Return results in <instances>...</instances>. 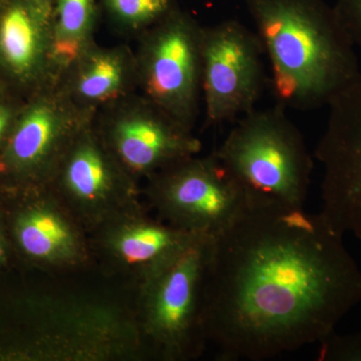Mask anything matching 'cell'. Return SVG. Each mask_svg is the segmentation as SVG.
Listing matches in <instances>:
<instances>
[{
  "mask_svg": "<svg viewBox=\"0 0 361 361\" xmlns=\"http://www.w3.org/2000/svg\"><path fill=\"white\" fill-rule=\"evenodd\" d=\"M322 213L255 205L213 237L207 339L223 360L259 361L319 342L361 301V271Z\"/></svg>",
  "mask_w": 361,
  "mask_h": 361,
  "instance_id": "6da1fadb",
  "label": "cell"
},
{
  "mask_svg": "<svg viewBox=\"0 0 361 361\" xmlns=\"http://www.w3.org/2000/svg\"><path fill=\"white\" fill-rule=\"evenodd\" d=\"M270 63L278 106H329L361 73L355 47L323 0H244Z\"/></svg>",
  "mask_w": 361,
  "mask_h": 361,
  "instance_id": "7a4b0ae2",
  "label": "cell"
},
{
  "mask_svg": "<svg viewBox=\"0 0 361 361\" xmlns=\"http://www.w3.org/2000/svg\"><path fill=\"white\" fill-rule=\"evenodd\" d=\"M215 156L239 183L248 204L304 207L313 161L282 106L241 116Z\"/></svg>",
  "mask_w": 361,
  "mask_h": 361,
  "instance_id": "3957f363",
  "label": "cell"
},
{
  "mask_svg": "<svg viewBox=\"0 0 361 361\" xmlns=\"http://www.w3.org/2000/svg\"><path fill=\"white\" fill-rule=\"evenodd\" d=\"M263 54L257 33L238 20L202 30L201 85L209 122H233L255 110L265 84Z\"/></svg>",
  "mask_w": 361,
  "mask_h": 361,
  "instance_id": "277c9868",
  "label": "cell"
},
{
  "mask_svg": "<svg viewBox=\"0 0 361 361\" xmlns=\"http://www.w3.org/2000/svg\"><path fill=\"white\" fill-rule=\"evenodd\" d=\"M327 106L315 152L324 169L320 213L336 231L361 240V75Z\"/></svg>",
  "mask_w": 361,
  "mask_h": 361,
  "instance_id": "5b68a950",
  "label": "cell"
},
{
  "mask_svg": "<svg viewBox=\"0 0 361 361\" xmlns=\"http://www.w3.org/2000/svg\"><path fill=\"white\" fill-rule=\"evenodd\" d=\"M212 239L208 235H197L159 265L151 322L170 355L196 353L207 339L204 287Z\"/></svg>",
  "mask_w": 361,
  "mask_h": 361,
  "instance_id": "8992f818",
  "label": "cell"
},
{
  "mask_svg": "<svg viewBox=\"0 0 361 361\" xmlns=\"http://www.w3.org/2000/svg\"><path fill=\"white\" fill-rule=\"evenodd\" d=\"M158 185L165 212L193 234L216 236L248 206L243 189L215 155L169 166Z\"/></svg>",
  "mask_w": 361,
  "mask_h": 361,
  "instance_id": "52a82bcc",
  "label": "cell"
},
{
  "mask_svg": "<svg viewBox=\"0 0 361 361\" xmlns=\"http://www.w3.org/2000/svg\"><path fill=\"white\" fill-rule=\"evenodd\" d=\"M202 28L173 11L161 21L147 49L145 80L159 108L189 129L201 85Z\"/></svg>",
  "mask_w": 361,
  "mask_h": 361,
  "instance_id": "ba28073f",
  "label": "cell"
},
{
  "mask_svg": "<svg viewBox=\"0 0 361 361\" xmlns=\"http://www.w3.org/2000/svg\"><path fill=\"white\" fill-rule=\"evenodd\" d=\"M116 140L123 160L140 170L171 166L199 149L188 128L159 106L118 123Z\"/></svg>",
  "mask_w": 361,
  "mask_h": 361,
  "instance_id": "9c48e42d",
  "label": "cell"
},
{
  "mask_svg": "<svg viewBox=\"0 0 361 361\" xmlns=\"http://www.w3.org/2000/svg\"><path fill=\"white\" fill-rule=\"evenodd\" d=\"M0 54L16 73H26L39 54V30L32 6L14 4L0 18Z\"/></svg>",
  "mask_w": 361,
  "mask_h": 361,
  "instance_id": "30bf717a",
  "label": "cell"
},
{
  "mask_svg": "<svg viewBox=\"0 0 361 361\" xmlns=\"http://www.w3.org/2000/svg\"><path fill=\"white\" fill-rule=\"evenodd\" d=\"M56 111L47 106H39L26 114L13 140V153L18 161L32 163L47 151L56 130Z\"/></svg>",
  "mask_w": 361,
  "mask_h": 361,
  "instance_id": "8fae6325",
  "label": "cell"
},
{
  "mask_svg": "<svg viewBox=\"0 0 361 361\" xmlns=\"http://www.w3.org/2000/svg\"><path fill=\"white\" fill-rule=\"evenodd\" d=\"M68 238L66 228L51 214H32L20 225L21 245L26 252L37 257L51 255L65 245Z\"/></svg>",
  "mask_w": 361,
  "mask_h": 361,
  "instance_id": "7c38bea8",
  "label": "cell"
},
{
  "mask_svg": "<svg viewBox=\"0 0 361 361\" xmlns=\"http://www.w3.org/2000/svg\"><path fill=\"white\" fill-rule=\"evenodd\" d=\"M123 66L111 54H101L90 61L78 82V92L85 99L99 101L110 97L120 87Z\"/></svg>",
  "mask_w": 361,
  "mask_h": 361,
  "instance_id": "4fadbf2b",
  "label": "cell"
},
{
  "mask_svg": "<svg viewBox=\"0 0 361 361\" xmlns=\"http://www.w3.org/2000/svg\"><path fill=\"white\" fill-rule=\"evenodd\" d=\"M106 170L97 152L84 149L73 157L68 169V182L78 196L96 198L106 188Z\"/></svg>",
  "mask_w": 361,
  "mask_h": 361,
  "instance_id": "5bb4252c",
  "label": "cell"
},
{
  "mask_svg": "<svg viewBox=\"0 0 361 361\" xmlns=\"http://www.w3.org/2000/svg\"><path fill=\"white\" fill-rule=\"evenodd\" d=\"M121 18L134 23L163 20L175 11L173 0H109Z\"/></svg>",
  "mask_w": 361,
  "mask_h": 361,
  "instance_id": "9a60e30c",
  "label": "cell"
},
{
  "mask_svg": "<svg viewBox=\"0 0 361 361\" xmlns=\"http://www.w3.org/2000/svg\"><path fill=\"white\" fill-rule=\"evenodd\" d=\"M94 0H59V30L61 39H80L92 18Z\"/></svg>",
  "mask_w": 361,
  "mask_h": 361,
  "instance_id": "2e32d148",
  "label": "cell"
},
{
  "mask_svg": "<svg viewBox=\"0 0 361 361\" xmlns=\"http://www.w3.org/2000/svg\"><path fill=\"white\" fill-rule=\"evenodd\" d=\"M318 360L361 361V331L338 336L331 332L319 341Z\"/></svg>",
  "mask_w": 361,
  "mask_h": 361,
  "instance_id": "e0dca14e",
  "label": "cell"
},
{
  "mask_svg": "<svg viewBox=\"0 0 361 361\" xmlns=\"http://www.w3.org/2000/svg\"><path fill=\"white\" fill-rule=\"evenodd\" d=\"M332 7L349 39L361 49V0H336Z\"/></svg>",
  "mask_w": 361,
  "mask_h": 361,
  "instance_id": "ac0fdd59",
  "label": "cell"
},
{
  "mask_svg": "<svg viewBox=\"0 0 361 361\" xmlns=\"http://www.w3.org/2000/svg\"><path fill=\"white\" fill-rule=\"evenodd\" d=\"M7 122H8V115L4 109L0 108V137L6 129Z\"/></svg>",
  "mask_w": 361,
  "mask_h": 361,
  "instance_id": "d6986e66",
  "label": "cell"
},
{
  "mask_svg": "<svg viewBox=\"0 0 361 361\" xmlns=\"http://www.w3.org/2000/svg\"><path fill=\"white\" fill-rule=\"evenodd\" d=\"M1 256H2V249H1V245H0V258H1Z\"/></svg>",
  "mask_w": 361,
  "mask_h": 361,
  "instance_id": "ffe728a7",
  "label": "cell"
}]
</instances>
